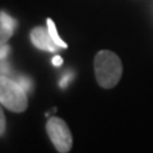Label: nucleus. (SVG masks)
<instances>
[{
  "label": "nucleus",
  "instance_id": "nucleus-4",
  "mask_svg": "<svg viewBox=\"0 0 153 153\" xmlns=\"http://www.w3.org/2000/svg\"><path fill=\"white\" fill-rule=\"evenodd\" d=\"M31 41L37 49L45 50V51H51L54 52L57 50V44L51 37L49 30L44 27H36L35 30L31 32Z\"/></svg>",
  "mask_w": 153,
  "mask_h": 153
},
{
  "label": "nucleus",
  "instance_id": "nucleus-7",
  "mask_svg": "<svg viewBox=\"0 0 153 153\" xmlns=\"http://www.w3.org/2000/svg\"><path fill=\"white\" fill-rule=\"evenodd\" d=\"M18 83L22 85L23 88H25L26 91H28V89H31V87H32V84H31V82L28 80L27 78L25 79V78H21V79H18Z\"/></svg>",
  "mask_w": 153,
  "mask_h": 153
},
{
  "label": "nucleus",
  "instance_id": "nucleus-3",
  "mask_svg": "<svg viewBox=\"0 0 153 153\" xmlns=\"http://www.w3.org/2000/svg\"><path fill=\"white\" fill-rule=\"evenodd\" d=\"M46 131L49 134L55 149L60 153H68L73 147V135L66 123L60 117L52 116L46 123Z\"/></svg>",
  "mask_w": 153,
  "mask_h": 153
},
{
  "label": "nucleus",
  "instance_id": "nucleus-8",
  "mask_svg": "<svg viewBox=\"0 0 153 153\" xmlns=\"http://www.w3.org/2000/svg\"><path fill=\"white\" fill-rule=\"evenodd\" d=\"M0 121H1V125H0V134H4V130H5V116H4L3 110L0 111Z\"/></svg>",
  "mask_w": 153,
  "mask_h": 153
},
{
  "label": "nucleus",
  "instance_id": "nucleus-5",
  "mask_svg": "<svg viewBox=\"0 0 153 153\" xmlns=\"http://www.w3.org/2000/svg\"><path fill=\"white\" fill-rule=\"evenodd\" d=\"M0 21H1V27H0V42H1V45H5L8 40L10 38V36L13 35L14 30H16V21L4 12H1V14H0Z\"/></svg>",
  "mask_w": 153,
  "mask_h": 153
},
{
  "label": "nucleus",
  "instance_id": "nucleus-2",
  "mask_svg": "<svg viewBox=\"0 0 153 153\" xmlns=\"http://www.w3.org/2000/svg\"><path fill=\"white\" fill-rule=\"evenodd\" d=\"M0 102L12 112H23L28 106L27 91L18 82L3 74L0 78Z\"/></svg>",
  "mask_w": 153,
  "mask_h": 153
},
{
  "label": "nucleus",
  "instance_id": "nucleus-9",
  "mask_svg": "<svg viewBox=\"0 0 153 153\" xmlns=\"http://www.w3.org/2000/svg\"><path fill=\"white\" fill-rule=\"evenodd\" d=\"M52 64H54L55 66H60L61 64H63V59H61V56H59V55L54 56V59H52Z\"/></svg>",
  "mask_w": 153,
  "mask_h": 153
},
{
  "label": "nucleus",
  "instance_id": "nucleus-1",
  "mask_svg": "<svg viewBox=\"0 0 153 153\" xmlns=\"http://www.w3.org/2000/svg\"><path fill=\"white\" fill-rule=\"evenodd\" d=\"M94 75L97 83L102 88H114L121 79L123 64L115 52L101 50L94 56Z\"/></svg>",
  "mask_w": 153,
  "mask_h": 153
},
{
  "label": "nucleus",
  "instance_id": "nucleus-6",
  "mask_svg": "<svg viewBox=\"0 0 153 153\" xmlns=\"http://www.w3.org/2000/svg\"><path fill=\"white\" fill-rule=\"evenodd\" d=\"M46 23H47V30H49L51 37L54 38V41L57 44V46H59L60 49H66V47H68V44H66V42H64L63 40H61V37L59 36V33H57L56 26H55V23L52 22V19H51V18H47Z\"/></svg>",
  "mask_w": 153,
  "mask_h": 153
},
{
  "label": "nucleus",
  "instance_id": "nucleus-10",
  "mask_svg": "<svg viewBox=\"0 0 153 153\" xmlns=\"http://www.w3.org/2000/svg\"><path fill=\"white\" fill-rule=\"evenodd\" d=\"M69 79H70V76H69V75H65L64 78L60 80V87H61V88H65L66 84H68V82H69Z\"/></svg>",
  "mask_w": 153,
  "mask_h": 153
}]
</instances>
